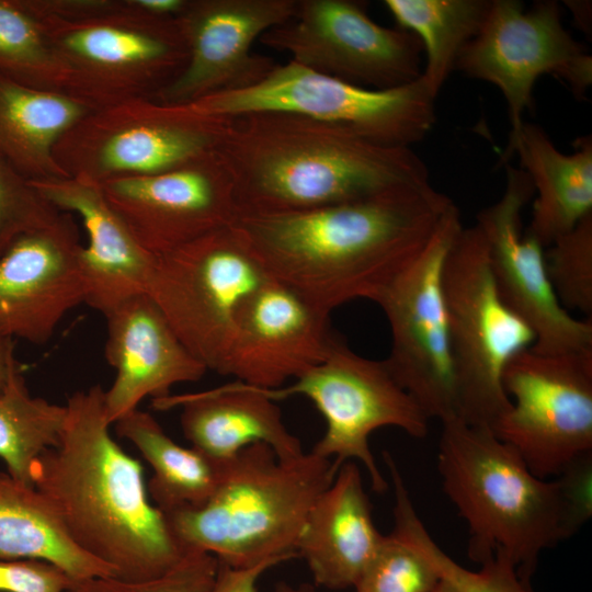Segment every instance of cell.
Returning <instances> with one entry per match:
<instances>
[{
    "label": "cell",
    "instance_id": "6da1fadb",
    "mask_svg": "<svg viewBox=\"0 0 592 592\" xmlns=\"http://www.w3.org/2000/svg\"><path fill=\"white\" fill-rule=\"evenodd\" d=\"M454 205L431 183L314 209L234 221L265 272L331 314L378 291L426 246Z\"/></svg>",
    "mask_w": 592,
    "mask_h": 592
},
{
    "label": "cell",
    "instance_id": "7a4b0ae2",
    "mask_svg": "<svg viewBox=\"0 0 592 592\" xmlns=\"http://www.w3.org/2000/svg\"><path fill=\"white\" fill-rule=\"evenodd\" d=\"M57 446L41 455L33 485L72 542L127 581L159 578L189 554L151 504L140 463L110 434L105 390L73 392Z\"/></svg>",
    "mask_w": 592,
    "mask_h": 592
},
{
    "label": "cell",
    "instance_id": "3957f363",
    "mask_svg": "<svg viewBox=\"0 0 592 592\" xmlns=\"http://www.w3.org/2000/svg\"><path fill=\"white\" fill-rule=\"evenodd\" d=\"M218 153L234 179L238 215L307 210L430 183L411 147L288 113L229 118Z\"/></svg>",
    "mask_w": 592,
    "mask_h": 592
},
{
    "label": "cell",
    "instance_id": "277c9868",
    "mask_svg": "<svg viewBox=\"0 0 592 592\" xmlns=\"http://www.w3.org/2000/svg\"><path fill=\"white\" fill-rule=\"evenodd\" d=\"M337 473L331 459L312 452L284 460L257 443L226 463L205 504L164 515L186 553H207L234 568L278 565L298 557L308 513Z\"/></svg>",
    "mask_w": 592,
    "mask_h": 592
},
{
    "label": "cell",
    "instance_id": "5b68a950",
    "mask_svg": "<svg viewBox=\"0 0 592 592\" xmlns=\"http://www.w3.org/2000/svg\"><path fill=\"white\" fill-rule=\"evenodd\" d=\"M437 469L443 491L468 525V554L479 565L502 556L530 582L542 551L566 539L555 479L533 474L490 428L442 423Z\"/></svg>",
    "mask_w": 592,
    "mask_h": 592
},
{
    "label": "cell",
    "instance_id": "8992f818",
    "mask_svg": "<svg viewBox=\"0 0 592 592\" xmlns=\"http://www.w3.org/2000/svg\"><path fill=\"white\" fill-rule=\"evenodd\" d=\"M26 1L71 72V94L94 109L152 99L186 64L177 20L144 14L129 0Z\"/></svg>",
    "mask_w": 592,
    "mask_h": 592
},
{
    "label": "cell",
    "instance_id": "52a82bcc",
    "mask_svg": "<svg viewBox=\"0 0 592 592\" xmlns=\"http://www.w3.org/2000/svg\"><path fill=\"white\" fill-rule=\"evenodd\" d=\"M458 420L488 426L511 407L502 386L509 361L535 342L531 328L501 299L485 238L476 225L456 236L443 265Z\"/></svg>",
    "mask_w": 592,
    "mask_h": 592
},
{
    "label": "cell",
    "instance_id": "ba28073f",
    "mask_svg": "<svg viewBox=\"0 0 592 592\" xmlns=\"http://www.w3.org/2000/svg\"><path fill=\"white\" fill-rule=\"evenodd\" d=\"M435 99L421 76L405 86L368 89L288 61L275 65L252 87L217 93L186 106L221 118L253 113L295 114L378 144L410 147L433 127Z\"/></svg>",
    "mask_w": 592,
    "mask_h": 592
},
{
    "label": "cell",
    "instance_id": "9c48e42d",
    "mask_svg": "<svg viewBox=\"0 0 592 592\" xmlns=\"http://www.w3.org/2000/svg\"><path fill=\"white\" fill-rule=\"evenodd\" d=\"M269 278L231 224L157 255L146 293L189 352L220 374L240 309Z\"/></svg>",
    "mask_w": 592,
    "mask_h": 592
},
{
    "label": "cell",
    "instance_id": "30bf717a",
    "mask_svg": "<svg viewBox=\"0 0 592 592\" xmlns=\"http://www.w3.org/2000/svg\"><path fill=\"white\" fill-rule=\"evenodd\" d=\"M229 118L137 98L95 109L69 129L55 157L69 177L98 184L168 172L218 152Z\"/></svg>",
    "mask_w": 592,
    "mask_h": 592
},
{
    "label": "cell",
    "instance_id": "8fae6325",
    "mask_svg": "<svg viewBox=\"0 0 592 592\" xmlns=\"http://www.w3.org/2000/svg\"><path fill=\"white\" fill-rule=\"evenodd\" d=\"M258 389L274 401L292 396L308 398L327 423L325 434L310 452L331 459L337 470L346 462H360L376 492L386 491L388 482L371 451V434L395 426L423 439L429 430L430 419L395 379L385 361L358 355L339 334L325 358L293 384Z\"/></svg>",
    "mask_w": 592,
    "mask_h": 592
},
{
    "label": "cell",
    "instance_id": "7c38bea8",
    "mask_svg": "<svg viewBox=\"0 0 592 592\" xmlns=\"http://www.w3.org/2000/svg\"><path fill=\"white\" fill-rule=\"evenodd\" d=\"M462 228L454 204L423 250L372 299L390 328L389 372L429 419L442 423L458 420L442 271Z\"/></svg>",
    "mask_w": 592,
    "mask_h": 592
},
{
    "label": "cell",
    "instance_id": "4fadbf2b",
    "mask_svg": "<svg viewBox=\"0 0 592 592\" xmlns=\"http://www.w3.org/2000/svg\"><path fill=\"white\" fill-rule=\"evenodd\" d=\"M510 409L490 428L537 477H556L592 451V350L547 354L526 349L502 373Z\"/></svg>",
    "mask_w": 592,
    "mask_h": 592
},
{
    "label": "cell",
    "instance_id": "5bb4252c",
    "mask_svg": "<svg viewBox=\"0 0 592 592\" xmlns=\"http://www.w3.org/2000/svg\"><path fill=\"white\" fill-rule=\"evenodd\" d=\"M455 69L494 84L503 94L510 137L532 109L533 88L543 75L562 81L578 99L592 84V57L563 27L556 1H536L528 10L517 0H491L477 35L463 48Z\"/></svg>",
    "mask_w": 592,
    "mask_h": 592
},
{
    "label": "cell",
    "instance_id": "9a60e30c",
    "mask_svg": "<svg viewBox=\"0 0 592 592\" xmlns=\"http://www.w3.org/2000/svg\"><path fill=\"white\" fill-rule=\"evenodd\" d=\"M259 42L301 67L368 89L408 84L423 70L420 39L377 24L363 1L297 0L293 18Z\"/></svg>",
    "mask_w": 592,
    "mask_h": 592
},
{
    "label": "cell",
    "instance_id": "2e32d148",
    "mask_svg": "<svg viewBox=\"0 0 592 592\" xmlns=\"http://www.w3.org/2000/svg\"><path fill=\"white\" fill-rule=\"evenodd\" d=\"M504 167L502 196L476 218L497 291L533 331L534 351L556 354L592 350V319H578L561 306L546 272L545 248L523 231L522 212L535 194L532 180L523 169L509 163Z\"/></svg>",
    "mask_w": 592,
    "mask_h": 592
},
{
    "label": "cell",
    "instance_id": "e0dca14e",
    "mask_svg": "<svg viewBox=\"0 0 592 592\" xmlns=\"http://www.w3.org/2000/svg\"><path fill=\"white\" fill-rule=\"evenodd\" d=\"M297 0H187L175 19L187 49L179 76L152 99L189 105L261 81L276 65L255 41L293 18Z\"/></svg>",
    "mask_w": 592,
    "mask_h": 592
},
{
    "label": "cell",
    "instance_id": "ac0fdd59",
    "mask_svg": "<svg viewBox=\"0 0 592 592\" xmlns=\"http://www.w3.org/2000/svg\"><path fill=\"white\" fill-rule=\"evenodd\" d=\"M137 241L160 255L238 217L232 175L218 152L181 168L100 184Z\"/></svg>",
    "mask_w": 592,
    "mask_h": 592
},
{
    "label": "cell",
    "instance_id": "d6986e66",
    "mask_svg": "<svg viewBox=\"0 0 592 592\" xmlns=\"http://www.w3.org/2000/svg\"><path fill=\"white\" fill-rule=\"evenodd\" d=\"M79 228L60 212L16 238L0 255V339L46 343L62 318L84 303Z\"/></svg>",
    "mask_w": 592,
    "mask_h": 592
},
{
    "label": "cell",
    "instance_id": "ffe728a7",
    "mask_svg": "<svg viewBox=\"0 0 592 592\" xmlns=\"http://www.w3.org/2000/svg\"><path fill=\"white\" fill-rule=\"evenodd\" d=\"M335 334L330 314L270 277L240 309L220 375L278 388L319 364Z\"/></svg>",
    "mask_w": 592,
    "mask_h": 592
},
{
    "label": "cell",
    "instance_id": "44dd1931",
    "mask_svg": "<svg viewBox=\"0 0 592 592\" xmlns=\"http://www.w3.org/2000/svg\"><path fill=\"white\" fill-rule=\"evenodd\" d=\"M104 317L105 358L115 371L105 390L111 423L137 409L144 398H163L173 386L196 382L206 373L147 293L126 299Z\"/></svg>",
    "mask_w": 592,
    "mask_h": 592
},
{
    "label": "cell",
    "instance_id": "7402d4cb",
    "mask_svg": "<svg viewBox=\"0 0 592 592\" xmlns=\"http://www.w3.org/2000/svg\"><path fill=\"white\" fill-rule=\"evenodd\" d=\"M59 212L78 216L87 232L79 250L84 304L105 316L126 299L147 292L156 255L134 237L110 206L100 184L68 177L30 181Z\"/></svg>",
    "mask_w": 592,
    "mask_h": 592
},
{
    "label": "cell",
    "instance_id": "603a6c76",
    "mask_svg": "<svg viewBox=\"0 0 592 592\" xmlns=\"http://www.w3.org/2000/svg\"><path fill=\"white\" fill-rule=\"evenodd\" d=\"M152 407H181L180 423L192 447L226 464L243 448L262 443L281 459L301 456V443L283 422L280 407L258 388L234 382L205 391L168 395Z\"/></svg>",
    "mask_w": 592,
    "mask_h": 592
},
{
    "label": "cell",
    "instance_id": "cb8c5ba5",
    "mask_svg": "<svg viewBox=\"0 0 592 592\" xmlns=\"http://www.w3.org/2000/svg\"><path fill=\"white\" fill-rule=\"evenodd\" d=\"M383 537L360 468L346 462L311 506L296 553L316 584L345 589L355 584Z\"/></svg>",
    "mask_w": 592,
    "mask_h": 592
},
{
    "label": "cell",
    "instance_id": "d4e9b609",
    "mask_svg": "<svg viewBox=\"0 0 592 592\" xmlns=\"http://www.w3.org/2000/svg\"><path fill=\"white\" fill-rule=\"evenodd\" d=\"M572 153H562L545 130L523 122L509 138L501 163L517 152L536 198L525 230L544 248L592 214V137H578Z\"/></svg>",
    "mask_w": 592,
    "mask_h": 592
},
{
    "label": "cell",
    "instance_id": "484cf974",
    "mask_svg": "<svg viewBox=\"0 0 592 592\" xmlns=\"http://www.w3.org/2000/svg\"><path fill=\"white\" fill-rule=\"evenodd\" d=\"M93 110L75 95L27 87L0 73V156L29 181L68 178L55 147Z\"/></svg>",
    "mask_w": 592,
    "mask_h": 592
},
{
    "label": "cell",
    "instance_id": "4316f807",
    "mask_svg": "<svg viewBox=\"0 0 592 592\" xmlns=\"http://www.w3.org/2000/svg\"><path fill=\"white\" fill-rule=\"evenodd\" d=\"M0 559H38L73 579L114 577L113 570L81 550L47 499L35 488L0 471Z\"/></svg>",
    "mask_w": 592,
    "mask_h": 592
},
{
    "label": "cell",
    "instance_id": "83f0119b",
    "mask_svg": "<svg viewBox=\"0 0 592 592\" xmlns=\"http://www.w3.org/2000/svg\"><path fill=\"white\" fill-rule=\"evenodd\" d=\"M114 423L116 434L129 441L151 466L148 491L159 510L200 508L209 500L226 464L175 443L149 412L138 408Z\"/></svg>",
    "mask_w": 592,
    "mask_h": 592
},
{
    "label": "cell",
    "instance_id": "f1b7e54d",
    "mask_svg": "<svg viewBox=\"0 0 592 592\" xmlns=\"http://www.w3.org/2000/svg\"><path fill=\"white\" fill-rule=\"evenodd\" d=\"M402 30L421 42L425 62L421 77L437 96L463 48L477 35L491 0H385Z\"/></svg>",
    "mask_w": 592,
    "mask_h": 592
},
{
    "label": "cell",
    "instance_id": "f546056e",
    "mask_svg": "<svg viewBox=\"0 0 592 592\" xmlns=\"http://www.w3.org/2000/svg\"><path fill=\"white\" fill-rule=\"evenodd\" d=\"M66 414V405L32 396L19 364L12 368L0 394V459L13 479L34 487V465L58 445Z\"/></svg>",
    "mask_w": 592,
    "mask_h": 592
},
{
    "label": "cell",
    "instance_id": "4dcf8cb0",
    "mask_svg": "<svg viewBox=\"0 0 592 592\" xmlns=\"http://www.w3.org/2000/svg\"><path fill=\"white\" fill-rule=\"evenodd\" d=\"M0 73L27 87L71 94V72L26 0H0Z\"/></svg>",
    "mask_w": 592,
    "mask_h": 592
},
{
    "label": "cell",
    "instance_id": "1f68e13d",
    "mask_svg": "<svg viewBox=\"0 0 592 592\" xmlns=\"http://www.w3.org/2000/svg\"><path fill=\"white\" fill-rule=\"evenodd\" d=\"M394 528L408 538L432 563L440 577L458 592H535L504 557L496 555L480 563L479 570L462 567L433 540L415 512L403 501L394 509Z\"/></svg>",
    "mask_w": 592,
    "mask_h": 592
},
{
    "label": "cell",
    "instance_id": "d6a6232c",
    "mask_svg": "<svg viewBox=\"0 0 592 592\" xmlns=\"http://www.w3.org/2000/svg\"><path fill=\"white\" fill-rule=\"evenodd\" d=\"M545 265L561 306L592 319V214L545 248Z\"/></svg>",
    "mask_w": 592,
    "mask_h": 592
},
{
    "label": "cell",
    "instance_id": "836d02e7",
    "mask_svg": "<svg viewBox=\"0 0 592 592\" xmlns=\"http://www.w3.org/2000/svg\"><path fill=\"white\" fill-rule=\"evenodd\" d=\"M440 580L425 556L392 530L384 535L353 588L355 592H431Z\"/></svg>",
    "mask_w": 592,
    "mask_h": 592
},
{
    "label": "cell",
    "instance_id": "e575fe53",
    "mask_svg": "<svg viewBox=\"0 0 592 592\" xmlns=\"http://www.w3.org/2000/svg\"><path fill=\"white\" fill-rule=\"evenodd\" d=\"M218 560L210 554L191 551L166 574L146 581L116 577L75 579L65 592H205L213 583Z\"/></svg>",
    "mask_w": 592,
    "mask_h": 592
},
{
    "label": "cell",
    "instance_id": "d590c367",
    "mask_svg": "<svg viewBox=\"0 0 592 592\" xmlns=\"http://www.w3.org/2000/svg\"><path fill=\"white\" fill-rule=\"evenodd\" d=\"M59 213L0 156V255L21 235L48 225Z\"/></svg>",
    "mask_w": 592,
    "mask_h": 592
},
{
    "label": "cell",
    "instance_id": "8d00e7d4",
    "mask_svg": "<svg viewBox=\"0 0 592 592\" xmlns=\"http://www.w3.org/2000/svg\"><path fill=\"white\" fill-rule=\"evenodd\" d=\"M555 481L567 539L592 516V451L571 459L555 477Z\"/></svg>",
    "mask_w": 592,
    "mask_h": 592
},
{
    "label": "cell",
    "instance_id": "74e56055",
    "mask_svg": "<svg viewBox=\"0 0 592 592\" xmlns=\"http://www.w3.org/2000/svg\"><path fill=\"white\" fill-rule=\"evenodd\" d=\"M73 578L38 559H0V592H65Z\"/></svg>",
    "mask_w": 592,
    "mask_h": 592
},
{
    "label": "cell",
    "instance_id": "f35d334b",
    "mask_svg": "<svg viewBox=\"0 0 592 592\" xmlns=\"http://www.w3.org/2000/svg\"><path fill=\"white\" fill-rule=\"evenodd\" d=\"M276 565L267 561L248 568H234L219 562L216 577L205 592H258L259 579Z\"/></svg>",
    "mask_w": 592,
    "mask_h": 592
},
{
    "label": "cell",
    "instance_id": "ab89813d",
    "mask_svg": "<svg viewBox=\"0 0 592 592\" xmlns=\"http://www.w3.org/2000/svg\"><path fill=\"white\" fill-rule=\"evenodd\" d=\"M187 0H129L137 11L161 19H177Z\"/></svg>",
    "mask_w": 592,
    "mask_h": 592
},
{
    "label": "cell",
    "instance_id": "60d3db41",
    "mask_svg": "<svg viewBox=\"0 0 592 592\" xmlns=\"http://www.w3.org/2000/svg\"><path fill=\"white\" fill-rule=\"evenodd\" d=\"M14 340L0 339V394L3 390L12 368L18 365L14 355Z\"/></svg>",
    "mask_w": 592,
    "mask_h": 592
},
{
    "label": "cell",
    "instance_id": "b9f144b4",
    "mask_svg": "<svg viewBox=\"0 0 592 592\" xmlns=\"http://www.w3.org/2000/svg\"><path fill=\"white\" fill-rule=\"evenodd\" d=\"M568 5L571 8L579 26L587 32L589 30L588 24H591V11L590 9L588 10V8H591L590 2L588 4L587 1H570Z\"/></svg>",
    "mask_w": 592,
    "mask_h": 592
},
{
    "label": "cell",
    "instance_id": "7bdbcfd3",
    "mask_svg": "<svg viewBox=\"0 0 592 592\" xmlns=\"http://www.w3.org/2000/svg\"><path fill=\"white\" fill-rule=\"evenodd\" d=\"M274 592H315L309 585L295 587L287 582H280L275 585Z\"/></svg>",
    "mask_w": 592,
    "mask_h": 592
},
{
    "label": "cell",
    "instance_id": "ee69618b",
    "mask_svg": "<svg viewBox=\"0 0 592 592\" xmlns=\"http://www.w3.org/2000/svg\"><path fill=\"white\" fill-rule=\"evenodd\" d=\"M431 592H458L448 581L441 578L439 584Z\"/></svg>",
    "mask_w": 592,
    "mask_h": 592
}]
</instances>
